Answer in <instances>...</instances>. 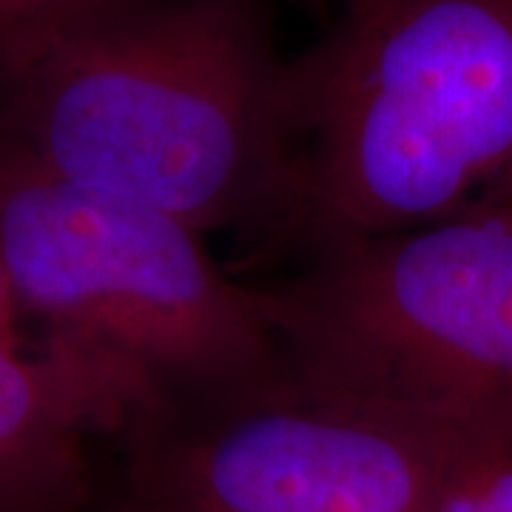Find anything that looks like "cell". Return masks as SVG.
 <instances>
[{"label": "cell", "instance_id": "5", "mask_svg": "<svg viewBox=\"0 0 512 512\" xmlns=\"http://www.w3.org/2000/svg\"><path fill=\"white\" fill-rule=\"evenodd\" d=\"M476 453L288 379L217 424L146 450L140 512H427Z\"/></svg>", "mask_w": 512, "mask_h": 512}, {"label": "cell", "instance_id": "7", "mask_svg": "<svg viewBox=\"0 0 512 512\" xmlns=\"http://www.w3.org/2000/svg\"><path fill=\"white\" fill-rule=\"evenodd\" d=\"M427 512H512V450L461 458Z\"/></svg>", "mask_w": 512, "mask_h": 512}, {"label": "cell", "instance_id": "9", "mask_svg": "<svg viewBox=\"0 0 512 512\" xmlns=\"http://www.w3.org/2000/svg\"><path fill=\"white\" fill-rule=\"evenodd\" d=\"M18 336H29L26 319L20 313L12 279H9V271H6L3 256H0V339H18Z\"/></svg>", "mask_w": 512, "mask_h": 512}, {"label": "cell", "instance_id": "2", "mask_svg": "<svg viewBox=\"0 0 512 512\" xmlns=\"http://www.w3.org/2000/svg\"><path fill=\"white\" fill-rule=\"evenodd\" d=\"M282 103L276 225L316 254L512 208V0H342Z\"/></svg>", "mask_w": 512, "mask_h": 512}, {"label": "cell", "instance_id": "3", "mask_svg": "<svg viewBox=\"0 0 512 512\" xmlns=\"http://www.w3.org/2000/svg\"><path fill=\"white\" fill-rule=\"evenodd\" d=\"M259 296L296 387L512 450V208L328 248Z\"/></svg>", "mask_w": 512, "mask_h": 512}, {"label": "cell", "instance_id": "4", "mask_svg": "<svg viewBox=\"0 0 512 512\" xmlns=\"http://www.w3.org/2000/svg\"><path fill=\"white\" fill-rule=\"evenodd\" d=\"M0 256L37 342L109 376L146 421L183 390L276 382L282 350L259 291L163 211L0 157Z\"/></svg>", "mask_w": 512, "mask_h": 512}, {"label": "cell", "instance_id": "1", "mask_svg": "<svg viewBox=\"0 0 512 512\" xmlns=\"http://www.w3.org/2000/svg\"><path fill=\"white\" fill-rule=\"evenodd\" d=\"M282 92L262 0H126L0 43V157L197 234L276 222Z\"/></svg>", "mask_w": 512, "mask_h": 512}, {"label": "cell", "instance_id": "6", "mask_svg": "<svg viewBox=\"0 0 512 512\" xmlns=\"http://www.w3.org/2000/svg\"><path fill=\"white\" fill-rule=\"evenodd\" d=\"M146 424L109 376L37 339H0V512H74L86 493V441Z\"/></svg>", "mask_w": 512, "mask_h": 512}, {"label": "cell", "instance_id": "8", "mask_svg": "<svg viewBox=\"0 0 512 512\" xmlns=\"http://www.w3.org/2000/svg\"><path fill=\"white\" fill-rule=\"evenodd\" d=\"M126 0H0V43Z\"/></svg>", "mask_w": 512, "mask_h": 512}]
</instances>
